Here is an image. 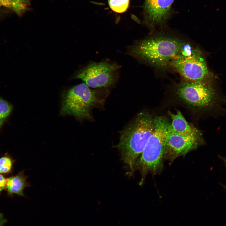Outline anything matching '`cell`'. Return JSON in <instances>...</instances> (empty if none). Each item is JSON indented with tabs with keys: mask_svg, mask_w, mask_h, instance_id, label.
<instances>
[{
	"mask_svg": "<svg viewBox=\"0 0 226 226\" xmlns=\"http://www.w3.org/2000/svg\"><path fill=\"white\" fill-rule=\"evenodd\" d=\"M155 127L154 117L148 111L138 114L134 121L121 133L117 147L121 159L129 167L131 175Z\"/></svg>",
	"mask_w": 226,
	"mask_h": 226,
	"instance_id": "1",
	"label": "cell"
},
{
	"mask_svg": "<svg viewBox=\"0 0 226 226\" xmlns=\"http://www.w3.org/2000/svg\"><path fill=\"white\" fill-rule=\"evenodd\" d=\"M183 42L171 36H153L136 42L128 48V53L143 63L163 67L177 56Z\"/></svg>",
	"mask_w": 226,
	"mask_h": 226,
	"instance_id": "2",
	"label": "cell"
},
{
	"mask_svg": "<svg viewBox=\"0 0 226 226\" xmlns=\"http://www.w3.org/2000/svg\"><path fill=\"white\" fill-rule=\"evenodd\" d=\"M154 120V130L135 165V169L137 168L141 173L140 185L148 173L156 175L163 167L165 138L170 123L163 116H155Z\"/></svg>",
	"mask_w": 226,
	"mask_h": 226,
	"instance_id": "3",
	"label": "cell"
},
{
	"mask_svg": "<svg viewBox=\"0 0 226 226\" xmlns=\"http://www.w3.org/2000/svg\"><path fill=\"white\" fill-rule=\"evenodd\" d=\"M62 96L60 114L72 115L80 120L91 118V109L99 102L95 91L85 83L73 86Z\"/></svg>",
	"mask_w": 226,
	"mask_h": 226,
	"instance_id": "4",
	"label": "cell"
},
{
	"mask_svg": "<svg viewBox=\"0 0 226 226\" xmlns=\"http://www.w3.org/2000/svg\"><path fill=\"white\" fill-rule=\"evenodd\" d=\"M175 94L183 104L196 111L209 108L216 98L215 91L209 83L183 81L177 85Z\"/></svg>",
	"mask_w": 226,
	"mask_h": 226,
	"instance_id": "5",
	"label": "cell"
},
{
	"mask_svg": "<svg viewBox=\"0 0 226 226\" xmlns=\"http://www.w3.org/2000/svg\"><path fill=\"white\" fill-rule=\"evenodd\" d=\"M120 67L108 61L93 62L79 70L74 78L82 80L89 87H106L114 83Z\"/></svg>",
	"mask_w": 226,
	"mask_h": 226,
	"instance_id": "6",
	"label": "cell"
},
{
	"mask_svg": "<svg viewBox=\"0 0 226 226\" xmlns=\"http://www.w3.org/2000/svg\"><path fill=\"white\" fill-rule=\"evenodd\" d=\"M204 143L201 132L193 134L179 133L172 132L169 128L165 138L164 159L172 162Z\"/></svg>",
	"mask_w": 226,
	"mask_h": 226,
	"instance_id": "7",
	"label": "cell"
},
{
	"mask_svg": "<svg viewBox=\"0 0 226 226\" xmlns=\"http://www.w3.org/2000/svg\"><path fill=\"white\" fill-rule=\"evenodd\" d=\"M169 64L180 74L183 81L208 83L213 76L202 54L188 57H176Z\"/></svg>",
	"mask_w": 226,
	"mask_h": 226,
	"instance_id": "8",
	"label": "cell"
},
{
	"mask_svg": "<svg viewBox=\"0 0 226 226\" xmlns=\"http://www.w3.org/2000/svg\"><path fill=\"white\" fill-rule=\"evenodd\" d=\"M174 0H145L144 16L150 26L161 24L171 14V7Z\"/></svg>",
	"mask_w": 226,
	"mask_h": 226,
	"instance_id": "9",
	"label": "cell"
},
{
	"mask_svg": "<svg viewBox=\"0 0 226 226\" xmlns=\"http://www.w3.org/2000/svg\"><path fill=\"white\" fill-rule=\"evenodd\" d=\"M28 178L25 175L24 170L19 172L15 175L7 178L5 189L7 196L13 197L14 195H17L25 197L24 193V189L31 186L30 183L27 181Z\"/></svg>",
	"mask_w": 226,
	"mask_h": 226,
	"instance_id": "10",
	"label": "cell"
},
{
	"mask_svg": "<svg viewBox=\"0 0 226 226\" xmlns=\"http://www.w3.org/2000/svg\"><path fill=\"white\" fill-rule=\"evenodd\" d=\"M169 114L172 120L169 128L170 131L186 134H193L200 132L187 122L180 111L177 110L175 114L169 112Z\"/></svg>",
	"mask_w": 226,
	"mask_h": 226,
	"instance_id": "11",
	"label": "cell"
},
{
	"mask_svg": "<svg viewBox=\"0 0 226 226\" xmlns=\"http://www.w3.org/2000/svg\"><path fill=\"white\" fill-rule=\"evenodd\" d=\"M29 0H0V7L7 8L21 16L30 9Z\"/></svg>",
	"mask_w": 226,
	"mask_h": 226,
	"instance_id": "12",
	"label": "cell"
},
{
	"mask_svg": "<svg viewBox=\"0 0 226 226\" xmlns=\"http://www.w3.org/2000/svg\"><path fill=\"white\" fill-rule=\"evenodd\" d=\"M15 161L8 153L2 155L0 157V174L3 175L11 174Z\"/></svg>",
	"mask_w": 226,
	"mask_h": 226,
	"instance_id": "13",
	"label": "cell"
},
{
	"mask_svg": "<svg viewBox=\"0 0 226 226\" xmlns=\"http://www.w3.org/2000/svg\"><path fill=\"white\" fill-rule=\"evenodd\" d=\"M202 54V53L198 48H194L189 43L183 42L178 54L176 57H188Z\"/></svg>",
	"mask_w": 226,
	"mask_h": 226,
	"instance_id": "14",
	"label": "cell"
},
{
	"mask_svg": "<svg viewBox=\"0 0 226 226\" xmlns=\"http://www.w3.org/2000/svg\"><path fill=\"white\" fill-rule=\"evenodd\" d=\"M108 3L111 9L114 12L122 13L128 9L129 0H108Z\"/></svg>",
	"mask_w": 226,
	"mask_h": 226,
	"instance_id": "15",
	"label": "cell"
},
{
	"mask_svg": "<svg viewBox=\"0 0 226 226\" xmlns=\"http://www.w3.org/2000/svg\"><path fill=\"white\" fill-rule=\"evenodd\" d=\"M12 110L10 104L2 98H0V129L6 118Z\"/></svg>",
	"mask_w": 226,
	"mask_h": 226,
	"instance_id": "16",
	"label": "cell"
},
{
	"mask_svg": "<svg viewBox=\"0 0 226 226\" xmlns=\"http://www.w3.org/2000/svg\"><path fill=\"white\" fill-rule=\"evenodd\" d=\"M7 180L4 175L0 174V194L5 189Z\"/></svg>",
	"mask_w": 226,
	"mask_h": 226,
	"instance_id": "17",
	"label": "cell"
},
{
	"mask_svg": "<svg viewBox=\"0 0 226 226\" xmlns=\"http://www.w3.org/2000/svg\"><path fill=\"white\" fill-rule=\"evenodd\" d=\"M7 220L4 218L3 214L0 212V226H3Z\"/></svg>",
	"mask_w": 226,
	"mask_h": 226,
	"instance_id": "18",
	"label": "cell"
},
{
	"mask_svg": "<svg viewBox=\"0 0 226 226\" xmlns=\"http://www.w3.org/2000/svg\"><path fill=\"white\" fill-rule=\"evenodd\" d=\"M5 10L4 9H0V17L4 14Z\"/></svg>",
	"mask_w": 226,
	"mask_h": 226,
	"instance_id": "19",
	"label": "cell"
},
{
	"mask_svg": "<svg viewBox=\"0 0 226 226\" xmlns=\"http://www.w3.org/2000/svg\"><path fill=\"white\" fill-rule=\"evenodd\" d=\"M219 156V158L223 161L226 165V157H222L220 156Z\"/></svg>",
	"mask_w": 226,
	"mask_h": 226,
	"instance_id": "20",
	"label": "cell"
},
{
	"mask_svg": "<svg viewBox=\"0 0 226 226\" xmlns=\"http://www.w3.org/2000/svg\"><path fill=\"white\" fill-rule=\"evenodd\" d=\"M224 187H225V188L226 189V186H225Z\"/></svg>",
	"mask_w": 226,
	"mask_h": 226,
	"instance_id": "21",
	"label": "cell"
}]
</instances>
